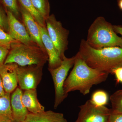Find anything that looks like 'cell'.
<instances>
[{
  "label": "cell",
  "mask_w": 122,
  "mask_h": 122,
  "mask_svg": "<svg viewBox=\"0 0 122 122\" xmlns=\"http://www.w3.org/2000/svg\"><path fill=\"white\" fill-rule=\"evenodd\" d=\"M37 11L46 20L50 16V5L49 0H31Z\"/></svg>",
  "instance_id": "ffe728a7"
},
{
  "label": "cell",
  "mask_w": 122,
  "mask_h": 122,
  "mask_svg": "<svg viewBox=\"0 0 122 122\" xmlns=\"http://www.w3.org/2000/svg\"><path fill=\"white\" fill-rule=\"evenodd\" d=\"M109 122H122V113H111L109 117Z\"/></svg>",
  "instance_id": "484cf974"
},
{
  "label": "cell",
  "mask_w": 122,
  "mask_h": 122,
  "mask_svg": "<svg viewBox=\"0 0 122 122\" xmlns=\"http://www.w3.org/2000/svg\"><path fill=\"white\" fill-rule=\"evenodd\" d=\"M8 20V33L11 37L28 45H37L34 42L29 35L25 26L10 12L7 11Z\"/></svg>",
  "instance_id": "9c48e42d"
},
{
  "label": "cell",
  "mask_w": 122,
  "mask_h": 122,
  "mask_svg": "<svg viewBox=\"0 0 122 122\" xmlns=\"http://www.w3.org/2000/svg\"><path fill=\"white\" fill-rule=\"evenodd\" d=\"M23 92L17 87L11 96V104L14 120L15 122H23L29 114V111L22 102Z\"/></svg>",
  "instance_id": "4fadbf2b"
},
{
  "label": "cell",
  "mask_w": 122,
  "mask_h": 122,
  "mask_svg": "<svg viewBox=\"0 0 122 122\" xmlns=\"http://www.w3.org/2000/svg\"><path fill=\"white\" fill-rule=\"evenodd\" d=\"M111 102V113H122V89L114 92L110 97Z\"/></svg>",
  "instance_id": "d6986e66"
},
{
  "label": "cell",
  "mask_w": 122,
  "mask_h": 122,
  "mask_svg": "<svg viewBox=\"0 0 122 122\" xmlns=\"http://www.w3.org/2000/svg\"><path fill=\"white\" fill-rule=\"evenodd\" d=\"M118 7L120 10L122 11V0H117Z\"/></svg>",
  "instance_id": "f1b7e54d"
},
{
  "label": "cell",
  "mask_w": 122,
  "mask_h": 122,
  "mask_svg": "<svg viewBox=\"0 0 122 122\" xmlns=\"http://www.w3.org/2000/svg\"><path fill=\"white\" fill-rule=\"evenodd\" d=\"M13 39L8 33L0 28V46L10 49L11 44L17 41Z\"/></svg>",
  "instance_id": "7402d4cb"
},
{
  "label": "cell",
  "mask_w": 122,
  "mask_h": 122,
  "mask_svg": "<svg viewBox=\"0 0 122 122\" xmlns=\"http://www.w3.org/2000/svg\"><path fill=\"white\" fill-rule=\"evenodd\" d=\"M10 93H6L0 97V121L14 120Z\"/></svg>",
  "instance_id": "2e32d148"
},
{
  "label": "cell",
  "mask_w": 122,
  "mask_h": 122,
  "mask_svg": "<svg viewBox=\"0 0 122 122\" xmlns=\"http://www.w3.org/2000/svg\"><path fill=\"white\" fill-rule=\"evenodd\" d=\"M48 59L47 53L38 46L28 45L17 41L11 44L4 64L15 63L20 66H44Z\"/></svg>",
  "instance_id": "277c9868"
},
{
  "label": "cell",
  "mask_w": 122,
  "mask_h": 122,
  "mask_svg": "<svg viewBox=\"0 0 122 122\" xmlns=\"http://www.w3.org/2000/svg\"><path fill=\"white\" fill-rule=\"evenodd\" d=\"M41 33L42 41L48 54V69H55L61 64V59L55 46L50 38L46 27H42L38 25Z\"/></svg>",
  "instance_id": "8fae6325"
},
{
  "label": "cell",
  "mask_w": 122,
  "mask_h": 122,
  "mask_svg": "<svg viewBox=\"0 0 122 122\" xmlns=\"http://www.w3.org/2000/svg\"><path fill=\"white\" fill-rule=\"evenodd\" d=\"M86 41L94 49L113 46L122 48V37L115 32L113 25L102 16L97 17L91 24Z\"/></svg>",
  "instance_id": "3957f363"
},
{
  "label": "cell",
  "mask_w": 122,
  "mask_h": 122,
  "mask_svg": "<svg viewBox=\"0 0 122 122\" xmlns=\"http://www.w3.org/2000/svg\"><path fill=\"white\" fill-rule=\"evenodd\" d=\"M2 2L6 11L10 12L22 23L20 4L18 0H2Z\"/></svg>",
  "instance_id": "ac0fdd59"
},
{
  "label": "cell",
  "mask_w": 122,
  "mask_h": 122,
  "mask_svg": "<svg viewBox=\"0 0 122 122\" xmlns=\"http://www.w3.org/2000/svg\"><path fill=\"white\" fill-rule=\"evenodd\" d=\"M2 2V0H0V2Z\"/></svg>",
  "instance_id": "4dcf8cb0"
},
{
  "label": "cell",
  "mask_w": 122,
  "mask_h": 122,
  "mask_svg": "<svg viewBox=\"0 0 122 122\" xmlns=\"http://www.w3.org/2000/svg\"><path fill=\"white\" fill-rule=\"evenodd\" d=\"M109 97L107 92L103 90H98L94 92L91 101L96 106H103L107 104Z\"/></svg>",
  "instance_id": "44dd1931"
},
{
  "label": "cell",
  "mask_w": 122,
  "mask_h": 122,
  "mask_svg": "<svg viewBox=\"0 0 122 122\" xmlns=\"http://www.w3.org/2000/svg\"><path fill=\"white\" fill-rule=\"evenodd\" d=\"M115 32L117 34H120L122 37V26L120 25H113Z\"/></svg>",
  "instance_id": "4316f807"
},
{
  "label": "cell",
  "mask_w": 122,
  "mask_h": 122,
  "mask_svg": "<svg viewBox=\"0 0 122 122\" xmlns=\"http://www.w3.org/2000/svg\"><path fill=\"white\" fill-rule=\"evenodd\" d=\"M22 100L24 106L30 113L36 114L45 111V107L38 99L36 89L24 90Z\"/></svg>",
  "instance_id": "9a60e30c"
},
{
  "label": "cell",
  "mask_w": 122,
  "mask_h": 122,
  "mask_svg": "<svg viewBox=\"0 0 122 122\" xmlns=\"http://www.w3.org/2000/svg\"><path fill=\"white\" fill-rule=\"evenodd\" d=\"M75 56L71 58L65 56L61 65L53 69H48L53 82L55 91L54 107L56 108L67 97L64 93L63 86L70 70L73 66Z\"/></svg>",
  "instance_id": "5b68a950"
},
{
  "label": "cell",
  "mask_w": 122,
  "mask_h": 122,
  "mask_svg": "<svg viewBox=\"0 0 122 122\" xmlns=\"http://www.w3.org/2000/svg\"><path fill=\"white\" fill-rule=\"evenodd\" d=\"M79 53L90 67L112 74L116 68L122 66V48L118 46L95 49L82 39Z\"/></svg>",
  "instance_id": "7a4b0ae2"
},
{
  "label": "cell",
  "mask_w": 122,
  "mask_h": 122,
  "mask_svg": "<svg viewBox=\"0 0 122 122\" xmlns=\"http://www.w3.org/2000/svg\"><path fill=\"white\" fill-rule=\"evenodd\" d=\"M45 21L48 35L62 60L65 56V53L68 49L69 31L63 27L54 14L50 15Z\"/></svg>",
  "instance_id": "8992f818"
},
{
  "label": "cell",
  "mask_w": 122,
  "mask_h": 122,
  "mask_svg": "<svg viewBox=\"0 0 122 122\" xmlns=\"http://www.w3.org/2000/svg\"><path fill=\"white\" fill-rule=\"evenodd\" d=\"M18 66L16 63H12L4 64L0 67V76L5 93H11L17 87Z\"/></svg>",
  "instance_id": "30bf717a"
},
{
  "label": "cell",
  "mask_w": 122,
  "mask_h": 122,
  "mask_svg": "<svg viewBox=\"0 0 122 122\" xmlns=\"http://www.w3.org/2000/svg\"><path fill=\"white\" fill-rule=\"evenodd\" d=\"M79 107L80 110L75 122H109L111 109L105 106H96L89 100Z\"/></svg>",
  "instance_id": "52a82bcc"
},
{
  "label": "cell",
  "mask_w": 122,
  "mask_h": 122,
  "mask_svg": "<svg viewBox=\"0 0 122 122\" xmlns=\"http://www.w3.org/2000/svg\"><path fill=\"white\" fill-rule=\"evenodd\" d=\"M23 122H67L62 113L52 111L29 113Z\"/></svg>",
  "instance_id": "5bb4252c"
},
{
  "label": "cell",
  "mask_w": 122,
  "mask_h": 122,
  "mask_svg": "<svg viewBox=\"0 0 122 122\" xmlns=\"http://www.w3.org/2000/svg\"><path fill=\"white\" fill-rule=\"evenodd\" d=\"M0 122H15L12 120H4V121H0Z\"/></svg>",
  "instance_id": "f546056e"
},
{
  "label": "cell",
  "mask_w": 122,
  "mask_h": 122,
  "mask_svg": "<svg viewBox=\"0 0 122 122\" xmlns=\"http://www.w3.org/2000/svg\"><path fill=\"white\" fill-rule=\"evenodd\" d=\"M43 65L18 66V84L22 90L35 89L41 82L43 74Z\"/></svg>",
  "instance_id": "ba28073f"
},
{
  "label": "cell",
  "mask_w": 122,
  "mask_h": 122,
  "mask_svg": "<svg viewBox=\"0 0 122 122\" xmlns=\"http://www.w3.org/2000/svg\"><path fill=\"white\" fill-rule=\"evenodd\" d=\"M0 28L8 33L9 24L8 15L2 2H0Z\"/></svg>",
  "instance_id": "603a6c76"
},
{
  "label": "cell",
  "mask_w": 122,
  "mask_h": 122,
  "mask_svg": "<svg viewBox=\"0 0 122 122\" xmlns=\"http://www.w3.org/2000/svg\"><path fill=\"white\" fill-rule=\"evenodd\" d=\"M20 5L22 23L25 26L30 37L34 42L41 48L44 52L46 53L44 44L42 41L38 25L32 15L20 4Z\"/></svg>",
  "instance_id": "7c38bea8"
},
{
  "label": "cell",
  "mask_w": 122,
  "mask_h": 122,
  "mask_svg": "<svg viewBox=\"0 0 122 122\" xmlns=\"http://www.w3.org/2000/svg\"><path fill=\"white\" fill-rule=\"evenodd\" d=\"M20 5L32 15L35 21L40 26L46 27L45 19L33 5L31 0H18Z\"/></svg>",
  "instance_id": "e0dca14e"
},
{
  "label": "cell",
  "mask_w": 122,
  "mask_h": 122,
  "mask_svg": "<svg viewBox=\"0 0 122 122\" xmlns=\"http://www.w3.org/2000/svg\"><path fill=\"white\" fill-rule=\"evenodd\" d=\"M75 56L73 67L63 86L64 93L66 96L70 92L76 91L83 95L88 94L93 86L105 81L109 74L90 67L78 52Z\"/></svg>",
  "instance_id": "6da1fadb"
},
{
  "label": "cell",
  "mask_w": 122,
  "mask_h": 122,
  "mask_svg": "<svg viewBox=\"0 0 122 122\" xmlns=\"http://www.w3.org/2000/svg\"><path fill=\"white\" fill-rule=\"evenodd\" d=\"M5 92L4 89L2 84V79L0 76V97H1L4 95L5 94Z\"/></svg>",
  "instance_id": "83f0119b"
},
{
  "label": "cell",
  "mask_w": 122,
  "mask_h": 122,
  "mask_svg": "<svg viewBox=\"0 0 122 122\" xmlns=\"http://www.w3.org/2000/svg\"><path fill=\"white\" fill-rule=\"evenodd\" d=\"M112 74L115 76L116 83L122 84V66L118 67L114 69Z\"/></svg>",
  "instance_id": "d4e9b609"
},
{
  "label": "cell",
  "mask_w": 122,
  "mask_h": 122,
  "mask_svg": "<svg viewBox=\"0 0 122 122\" xmlns=\"http://www.w3.org/2000/svg\"><path fill=\"white\" fill-rule=\"evenodd\" d=\"M9 52L8 49L0 46V67L4 64Z\"/></svg>",
  "instance_id": "cb8c5ba5"
}]
</instances>
